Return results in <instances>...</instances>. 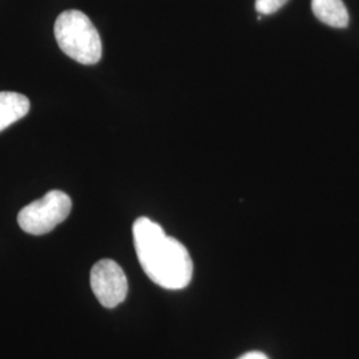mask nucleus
<instances>
[{
	"label": "nucleus",
	"mask_w": 359,
	"mask_h": 359,
	"mask_svg": "<svg viewBox=\"0 0 359 359\" xmlns=\"http://www.w3.org/2000/svg\"><path fill=\"white\" fill-rule=\"evenodd\" d=\"M133 243L144 273L156 285L168 290H180L192 281L193 261L179 240L148 217L133 224Z\"/></svg>",
	"instance_id": "nucleus-1"
},
{
	"label": "nucleus",
	"mask_w": 359,
	"mask_h": 359,
	"mask_svg": "<svg viewBox=\"0 0 359 359\" xmlns=\"http://www.w3.org/2000/svg\"><path fill=\"white\" fill-rule=\"evenodd\" d=\"M55 38L60 50L80 65H96L102 59L100 35L81 11L68 10L60 13L55 22Z\"/></svg>",
	"instance_id": "nucleus-2"
},
{
	"label": "nucleus",
	"mask_w": 359,
	"mask_h": 359,
	"mask_svg": "<svg viewBox=\"0 0 359 359\" xmlns=\"http://www.w3.org/2000/svg\"><path fill=\"white\" fill-rule=\"evenodd\" d=\"M71 209L72 201L67 193L51 191L25 206L18 215V224L28 234H47L65 221Z\"/></svg>",
	"instance_id": "nucleus-3"
},
{
	"label": "nucleus",
	"mask_w": 359,
	"mask_h": 359,
	"mask_svg": "<svg viewBox=\"0 0 359 359\" xmlns=\"http://www.w3.org/2000/svg\"><path fill=\"white\" fill-rule=\"evenodd\" d=\"M90 289L104 308L114 309L126 301L128 280L114 259H100L90 269Z\"/></svg>",
	"instance_id": "nucleus-4"
},
{
	"label": "nucleus",
	"mask_w": 359,
	"mask_h": 359,
	"mask_svg": "<svg viewBox=\"0 0 359 359\" xmlns=\"http://www.w3.org/2000/svg\"><path fill=\"white\" fill-rule=\"evenodd\" d=\"M28 97L18 92H0V132L23 118L29 111Z\"/></svg>",
	"instance_id": "nucleus-5"
},
{
	"label": "nucleus",
	"mask_w": 359,
	"mask_h": 359,
	"mask_svg": "<svg viewBox=\"0 0 359 359\" xmlns=\"http://www.w3.org/2000/svg\"><path fill=\"white\" fill-rule=\"evenodd\" d=\"M311 10L327 26L345 28L348 25V13L342 0H311Z\"/></svg>",
	"instance_id": "nucleus-6"
},
{
	"label": "nucleus",
	"mask_w": 359,
	"mask_h": 359,
	"mask_svg": "<svg viewBox=\"0 0 359 359\" xmlns=\"http://www.w3.org/2000/svg\"><path fill=\"white\" fill-rule=\"evenodd\" d=\"M289 0H256L257 13L261 15H271L277 13Z\"/></svg>",
	"instance_id": "nucleus-7"
},
{
	"label": "nucleus",
	"mask_w": 359,
	"mask_h": 359,
	"mask_svg": "<svg viewBox=\"0 0 359 359\" xmlns=\"http://www.w3.org/2000/svg\"><path fill=\"white\" fill-rule=\"evenodd\" d=\"M238 359H269L264 353L261 351H249L244 355H241Z\"/></svg>",
	"instance_id": "nucleus-8"
}]
</instances>
